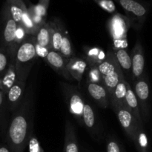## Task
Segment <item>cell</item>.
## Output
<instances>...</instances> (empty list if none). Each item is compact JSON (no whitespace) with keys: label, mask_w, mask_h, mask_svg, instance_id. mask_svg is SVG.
<instances>
[{"label":"cell","mask_w":152,"mask_h":152,"mask_svg":"<svg viewBox=\"0 0 152 152\" xmlns=\"http://www.w3.org/2000/svg\"><path fill=\"white\" fill-rule=\"evenodd\" d=\"M34 99L31 91L25 94L20 105L13 112L7 132L10 152H24L33 134Z\"/></svg>","instance_id":"obj_1"},{"label":"cell","mask_w":152,"mask_h":152,"mask_svg":"<svg viewBox=\"0 0 152 152\" xmlns=\"http://www.w3.org/2000/svg\"><path fill=\"white\" fill-rule=\"evenodd\" d=\"M132 27L129 19L125 15L115 13L107 22V29L113 42V50L127 49L128 31Z\"/></svg>","instance_id":"obj_2"},{"label":"cell","mask_w":152,"mask_h":152,"mask_svg":"<svg viewBox=\"0 0 152 152\" xmlns=\"http://www.w3.org/2000/svg\"><path fill=\"white\" fill-rule=\"evenodd\" d=\"M37 58L35 37L28 36L18 46L15 53V67L17 77L23 73L30 72Z\"/></svg>","instance_id":"obj_3"},{"label":"cell","mask_w":152,"mask_h":152,"mask_svg":"<svg viewBox=\"0 0 152 152\" xmlns=\"http://www.w3.org/2000/svg\"><path fill=\"white\" fill-rule=\"evenodd\" d=\"M17 28L18 24L10 16L5 6L3 5L0 14V32L2 48L9 50L16 48L19 46L16 43Z\"/></svg>","instance_id":"obj_4"},{"label":"cell","mask_w":152,"mask_h":152,"mask_svg":"<svg viewBox=\"0 0 152 152\" xmlns=\"http://www.w3.org/2000/svg\"><path fill=\"white\" fill-rule=\"evenodd\" d=\"M62 88L69 112L78 121V123L82 125L83 108L86 102L83 96L80 91L74 86L62 83Z\"/></svg>","instance_id":"obj_5"},{"label":"cell","mask_w":152,"mask_h":152,"mask_svg":"<svg viewBox=\"0 0 152 152\" xmlns=\"http://www.w3.org/2000/svg\"><path fill=\"white\" fill-rule=\"evenodd\" d=\"M132 88L139 103L142 121H147L150 114V84L146 74L134 81Z\"/></svg>","instance_id":"obj_6"},{"label":"cell","mask_w":152,"mask_h":152,"mask_svg":"<svg viewBox=\"0 0 152 152\" xmlns=\"http://www.w3.org/2000/svg\"><path fill=\"white\" fill-rule=\"evenodd\" d=\"M122 8L124 10L125 16L129 19L133 28H140L146 19L147 8L137 0H117Z\"/></svg>","instance_id":"obj_7"},{"label":"cell","mask_w":152,"mask_h":152,"mask_svg":"<svg viewBox=\"0 0 152 152\" xmlns=\"http://www.w3.org/2000/svg\"><path fill=\"white\" fill-rule=\"evenodd\" d=\"M29 73L25 72L20 74L6 94V105L11 112H13L19 107L23 99L25 94L27 79Z\"/></svg>","instance_id":"obj_8"},{"label":"cell","mask_w":152,"mask_h":152,"mask_svg":"<svg viewBox=\"0 0 152 152\" xmlns=\"http://www.w3.org/2000/svg\"><path fill=\"white\" fill-rule=\"evenodd\" d=\"M110 103L125 133L132 141H134L138 126L137 120L126 106L120 105L116 102H110Z\"/></svg>","instance_id":"obj_9"},{"label":"cell","mask_w":152,"mask_h":152,"mask_svg":"<svg viewBox=\"0 0 152 152\" xmlns=\"http://www.w3.org/2000/svg\"><path fill=\"white\" fill-rule=\"evenodd\" d=\"M36 42L37 56L40 57H46L51 47V30H50V22H46L42 26L39 28L38 31L34 35Z\"/></svg>","instance_id":"obj_10"},{"label":"cell","mask_w":152,"mask_h":152,"mask_svg":"<svg viewBox=\"0 0 152 152\" xmlns=\"http://www.w3.org/2000/svg\"><path fill=\"white\" fill-rule=\"evenodd\" d=\"M130 56L132 59V78L134 82L145 74V53L140 39H137L135 43Z\"/></svg>","instance_id":"obj_11"},{"label":"cell","mask_w":152,"mask_h":152,"mask_svg":"<svg viewBox=\"0 0 152 152\" xmlns=\"http://www.w3.org/2000/svg\"><path fill=\"white\" fill-rule=\"evenodd\" d=\"M45 60L58 74L68 80H72L67 70V62L68 60L65 59L59 52L54 51L53 50H50L45 58Z\"/></svg>","instance_id":"obj_12"},{"label":"cell","mask_w":152,"mask_h":152,"mask_svg":"<svg viewBox=\"0 0 152 152\" xmlns=\"http://www.w3.org/2000/svg\"><path fill=\"white\" fill-rule=\"evenodd\" d=\"M87 91L91 97L99 107L106 108L108 106L110 103V97L103 85L87 82Z\"/></svg>","instance_id":"obj_13"},{"label":"cell","mask_w":152,"mask_h":152,"mask_svg":"<svg viewBox=\"0 0 152 152\" xmlns=\"http://www.w3.org/2000/svg\"><path fill=\"white\" fill-rule=\"evenodd\" d=\"M87 62L78 56H72L67 62V70L71 78L80 82L87 68Z\"/></svg>","instance_id":"obj_14"},{"label":"cell","mask_w":152,"mask_h":152,"mask_svg":"<svg viewBox=\"0 0 152 152\" xmlns=\"http://www.w3.org/2000/svg\"><path fill=\"white\" fill-rule=\"evenodd\" d=\"M51 30V47L52 50L59 52L61 43L65 33V27L60 19L54 18L49 21Z\"/></svg>","instance_id":"obj_15"},{"label":"cell","mask_w":152,"mask_h":152,"mask_svg":"<svg viewBox=\"0 0 152 152\" xmlns=\"http://www.w3.org/2000/svg\"><path fill=\"white\" fill-rule=\"evenodd\" d=\"M64 152H80L75 129L68 120L65 123V127Z\"/></svg>","instance_id":"obj_16"},{"label":"cell","mask_w":152,"mask_h":152,"mask_svg":"<svg viewBox=\"0 0 152 152\" xmlns=\"http://www.w3.org/2000/svg\"><path fill=\"white\" fill-rule=\"evenodd\" d=\"M4 5L15 22L18 25H21L23 14L28 10L26 4L23 0H6Z\"/></svg>","instance_id":"obj_17"},{"label":"cell","mask_w":152,"mask_h":152,"mask_svg":"<svg viewBox=\"0 0 152 152\" xmlns=\"http://www.w3.org/2000/svg\"><path fill=\"white\" fill-rule=\"evenodd\" d=\"M126 105L128 109L132 113L138 123H143L141 117L139 103L136 97L133 88L131 86L130 83L127 81L126 83Z\"/></svg>","instance_id":"obj_18"},{"label":"cell","mask_w":152,"mask_h":152,"mask_svg":"<svg viewBox=\"0 0 152 152\" xmlns=\"http://www.w3.org/2000/svg\"><path fill=\"white\" fill-rule=\"evenodd\" d=\"M123 77H125V76L120 67H118L115 71L111 72V74L102 77V84H103V86L106 88L108 95H109L110 99L113 96L116 86H117L120 80Z\"/></svg>","instance_id":"obj_19"},{"label":"cell","mask_w":152,"mask_h":152,"mask_svg":"<svg viewBox=\"0 0 152 152\" xmlns=\"http://www.w3.org/2000/svg\"><path fill=\"white\" fill-rule=\"evenodd\" d=\"M84 51L86 56V62L90 66H99L106 58V53L98 47H86Z\"/></svg>","instance_id":"obj_20"},{"label":"cell","mask_w":152,"mask_h":152,"mask_svg":"<svg viewBox=\"0 0 152 152\" xmlns=\"http://www.w3.org/2000/svg\"><path fill=\"white\" fill-rule=\"evenodd\" d=\"M133 142L138 152H149V142L144 129L143 123H138Z\"/></svg>","instance_id":"obj_21"},{"label":"cell","mask_w":152,"mask_h":152,"mask_svg":"<svg viewBox=\"0 0 152 152\" xmlns=\"http://www.w3.org/2000/svg\"><path fill=\"white\" fill-rule=\"evenodd\" d=\"M118 67H120V65L117 62L114 51L113 50H108L106 53V58L98 66V68L102 77H103V76L111 74V72L115 71Z\"/></svg>","instance_id":"obj_22"},{"label":"cell","mask_w":152,"mask_h":152,"mask_svg":"<svg viewBox=\"0 0 152 152\" xmlns=\"http://www.w3.org/2000/svg\"><path fill=\"white\" fill-rule=\"evenodd\" d=\"M83 124L91 132H95L96 127L95 111L89 102H85L83 112Z\"/></svg>","instance_id":"obj_23"},{"label":"cell","mask_w":152,"mask_h":152,"mask_svg":"<svg viewBox=\"0 0 152 152\" xmlns=\"http://www.w3.org/2000/svg\"><path fill=\"white\" fill-rule=\"evenodd\" d=\"M114 53L123 72L124 71L126 74H132V59L127 49H119L114 50Z\"/></svg>","instance_id":"obj_24"},{"label":"cell","mask_w":152,"mask_h":152,"mask_svg":"<svg viewBox=\"0 0 152 152\" xmlns=\"http://www.w3.org/2000/svg\"><path fill=\"white\" fill-rule=\"evenodd\" d=\"M126 83L127 80L125 77L121 78L117 86L114 89V94L110 99V102H116L120 105L126 106ZM127 108V107H126Z\"/></svg>","instance_id":"obj_25"},{"label":"cell","mask_w":152,"mask_h":152,"mask_svg":"<svg viewBox=\"0 0 152 152\" xmlns=\"http://www.w3.org/2000/svg\"><path fill=\"white\" fill-rule=\"evenodd\" d=\"M59 53L65 59H66L67 60H68L70 58L74 56V50H73L72 44H71V42L69 37H68V35L66 33H65V34H64Z\"/></svg>","instance_id":"obj_26"},{"label":"cell","mask_w":152,"mask_h":152,"mask_svg":"<svg viewBox=\"0 0 152 152\" xmlns=\"http://www.w3.org/2000/svg\"><path fill=\"white\" fill-rule=\"evenodd\" d=\"M10 62V55L4 48H0V80L7 71Z\"/></svg>","instance_id":"obj_27"},{"label":"cell","mask_w":152,"mask_h":152,"mask_svg":"<svg viewBox=\"0 0 152 152\" xmlns=\"http://www.w3.org/2000/svg\"><path fill=\"white\" fill-rule=\"evenodd\" d=\"M87 82L92 83H97V84H102V77L100 72H99L98 66H96V65L90 66L88 73Z\"/></svg>","instance_id":"obj_28"},{"label":"cell","mask_w":152,"mask_h":152,"mask_svg":"<svg viewBox=\"0 0 152 152\" xmlns=\"http://www.w3.org/2000/svg\"><path fill=\"white\" fill-rule=\"evenodd\" d=\"M106 152H126L123 144L116 138L110 137L106 143Z\"/></svg>","instance_id":"obj_29"},{"label":"cell","mask_w":152,"mask_h":152,"mask_svg":"<svg viewBox=\"0 0 152 152\" xmlns=\"http://www.w3.org/2000/svg\"><path fill=\"white\" fill-rule=\"evenodd\" d=\"M99 7L108 13H113L116 11V5L113 0H94Z\"/></svg>","instance_id":"obj_30"},{"label":"cell","mask_w":152,"mask_h":152,"mask_svg":"<svg viewBox=\"0 0 152 152\" xmlns=\"http://www.w3.org/2000/svg\"><path fill=\"white\" fill-rule=\"evenodd\" d=\"M28 145L29 152H44L38 139L33 134L30 138Z\"/></svg>","instance_id":"obj_31"},{"label":"cell","mask_w":152,"mask_h":152,"mask_svg":"<svg viewBox=\"0 0 152 152\" xmlns=\"http://www.w3.org/2000/svg\"><path fill=\"white\" fill-rule=\"evenodd\" d=\"M6 105V98L5 94L0 89V111L4 108Z\"/></svg>","instance_id":"obj_32"},{"label":"cell","mask_w":152,"mask_h":152,"mask_svg":"<svg viewBox=\"0 0 152 152\" xmlns=\"http://www.w3.org/2000/svg\"><path fill=\"white\" fill-rule=\"evenodd\" d=\"M38 3L39 4H42V5H44L45 7H46L47 8H48L49 3H50V0H39Z\"/></svg>","instance_id":"obj_33"},{"label":"cell","mask_w":152,"mask_h":152,"mask_svg":"<svg viewBox=\"0 0 152 152\" xmlns=\"http://www.w3.org/2000/svg\"><path fill=\"white\" fill-rule=\"evenodd\" d=\"M0 152H10V151L8 147L6 146V145H4V146H1L0 148Z\"/></svg>","instance_id":"obj_34"},{"label":"cell","mask_w":152,"mask_h":152,"mask_svg":"<svg viewBox=\"0 0 152 152\" xmlns=\"http://www.w3.org/2000/svg\"><path fill=\"white\" fill-rule=\"evenodd\" d=\"M23 1H24V2H25V3L26 2V1H28V3H31V1H29V0H23Z\"/></svg>","instance_id":"obj_35"}]
</instances>
